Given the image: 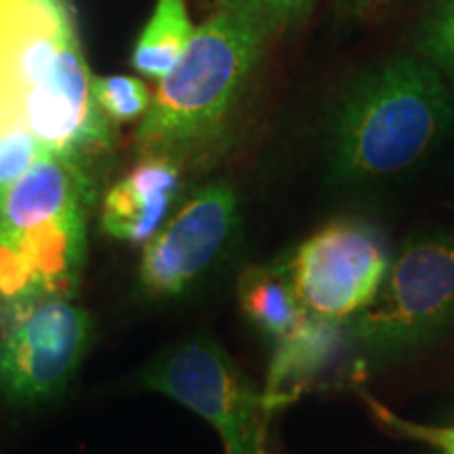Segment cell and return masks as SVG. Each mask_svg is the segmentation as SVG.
I'll use <instances>...</instances> for the list:
<instances>
[{
    "instance_id": "obj_1",
    "label": "cell",
    "mask_w": 454,
    "mask_h": 454,
    "mask_svg": "<svg viewBox=\"0 0 454 454\" xmlns=\"http://www.w3.org/2000/svg\"><path fill=\"white\" fill-rule=\"evenodd\" d=\"M452 93L423 57L385 61L340 99L331 129V170L340 184L404 173L446 137Z\"/></svg>"
},
{
    "instance_id": "obj_2",
    "label": "cell",
    "mask_w": 454,
    "mask_h": 454,
    "mask_svg": "<svg viewBox=\"0 0 454 454\" xmlns=\"http://www.w3.org/2000/svg\"><path fill=\"white\" fill-rule=\"evenodd\" d=\"M270 34L259 20L234 11H217L196 27L141 118L137 144L144 154L177 164L211 156Z\"/></svg>"
},
{
    "instance_id": "obj_3",
    "label": "cell",
    "mask_w": 454,
    "mask_h": 454,
    "mask_svg": "<svg viewBox=\"0 0 454 454\" xmlns=\"http://www.w3.org/2000/svg\"><path fill=\"white\" fill-rule=\"evenodd\" d=\"M90 184L81 160L43 154L0 192V294H64L84 261Z\"/></svg>"
},
{
    "instance_id": "obj_4",
    "label": "cell",
    "mask_w": 454,
    "mask_h": 454,
    "mask_svg": "<svg viewBox=\"0 0 454 454\" xmlns=\"http://www.w3.org/2000/svg\"><path fill=\"white\" fill-rule=\"evenodd\" d=\"M454 328V234L408 240L368 308L345 322V340L368 362H394Z\"/></svg>"
},
{
    "instance_id": "obj_5",
    "label": "cell",
    "mask_w": 454,
    "mask_h": 454,
    "mask_svg": "<svg viewBox=\"0 0 454 454\" xmlns=\"http://www.w3.org/2000/svg\"><path fill=\"white\" fill-rule=\"evenodd\" d=\"M150 389L207 419L227 454H271V406L217 340L192 337L170 348L144 372Z\"/></svg>"
},
{
    "instance_id": "obj_6",
    "label": "cell",
    "mask_w": 454,
    "mask_h": 454,
    "mask_svg": "<svg viewBox=\"0 0 454 454\" xmlns=\"http://www.w3.org/2000/svg\"><path fill=\"white\" fill-rule=\"evenodd\" d=\"M89 339V314L61 294L9 299L0 333V394L15 404L59 394Z\"/></svg>"
},
{
    "instance_id": "obj_7",
    "label": "cell",
    "mask_w": 454,
    "mask_h": 454,
    "mask_svg": "<svg viewBox=\"0 0 454 454\" xmlns=\"http://www.w3.org/2000/svg\"><path fill=\"white\" fill-rule=\"evenodd\" d=\"M383 238L360 219H334L284 261L303 308L345 325L377 297L387 276Z\"/></svg>"
},
{
    "instance_id": "obj_8",
    "label": "cell",
    "mask_w": 454,
    "mask_h": 454,
    "mask_svg": "<svg viewBox=\"0 0 454 454\" xmlns=\"http://www.w3.org/2000/svg\"><path fill=\"white\" fill-rule=\"evenodd\" d=\"M238 200L231 187H202L147 242L141 284L152 297H181L211 271L231 242Z\"/></svg>"
},
{
    "instance_id": "obj_9",
    "label": "cell",
    "mask_w": 454,
    "mask_h": 454,
    "mask_svg": "<svg viewBox=\"0 0 454 454\" xmlns=\"http://www.w3.org/2000/svg\"><path fill=\"white\" fill-rule=\"evenodd\" d=\"M24 127L44 154L76 158L110 145V122L93 95V76L78 36L61 49L44 82L24 107Z\"/></svg>"
},
{
    "instance_id": "obj_10",
    "label": "cell",
    "mask_w": 454,
    "mask_h": 454,
    "mask_svg": "<svg viewBox=\"0 0 454 454\" xmlns=\"http://www.w3.org/2000/svg\"><path fill=\"white\" fill-rule=\"evenodd\" d=\"M179 192V164L162 156H147L107 192L101 227L116 240L150 242Z\"/></svg>"
},
{
    "instance_id": "obj_11",
    "label": "cell",
    "mask_w": 454,
    "mask_h": 454,
    "mask_svg": "<svg viewBox=\"0 0 454 454\" xmlns=\"http://www.w3.org/2000/svg\"><path fill=\"white\" fill-rule=\"evenodd\" d=\"M345 340V325L311 316L286 337L276 340L265 397L271 411L294 400L299 391L317 377L337 356Z\"/></svg>"
},
{
    "instance_id": "obj_12",
    "label": "cell",
    "mask_w": 454,
    "mask_h": 454,
    "mask_svg": "<svg viewBox=\"0 0 454 454\" xmlns=\"http://www.w3.org/2000/svg\"><path fill=\"white\" fill-rule=\"evenodd\" d=\"M238 301L244 316L261 333L276 340L297 331L309 317L284 263L261 265L244 271L238 280Z\"/></svg>"
},
{
    "instance_id": "obj_13",
    "label": "cell",
    "mask_w": 454,
    "mask_h": 454,
    "mask_svg": "<svg viewBox=\"0 0 454 454\" xmlns=\"http://www.w3.org/2000/svg\"><path fill=\"white\" fill-rule=\"evenodd\" d=\"M194 30L185 0H158L154 13L135 44V70L147 78L162 81L179 61Z\"/></svg>"
},
{
    "instance_id": "obj_14",
    "label": "cell",
    "mask_w": 454,
    "mask_h": 454,
    "mask_svg": "<svg viewBox=\"0 0 454 454\" xmlns=\"http://www.w3.org/2000/svg\"><path fill=\"white\" fill-rule=\"evenodd\" d=\"M417 47L442 76L454 82V0H438L417 32Z\"/></svg>"
},
{
    "instance_id": "obj_15",
    "label": "cell",
    "mask_w": 454,
    "mask_h": 454,
    "mask_svg": "<svg viewBox=\"0 0 454 454\" xmlns=\"http://www.w3.org/2000/svg\"><path fill=\"white\" fill-rule=\"evenodd\" d=\"M93 95L106 116L114 122L139 121L152 104L150 89L133 76L93 78Z\"/></svg>"
},
{
    "instance_id": "obj_16",
    "label": "cell",
    "mask_w": 454,
    "mask_h": 454,
    "mask_svg": "<svg viewBox=\"0 0 454 454\" xmlns=\"http://www.w3.org/2000/svg\"><path fill=\"white\" fill-rule=\"evenodd\" d=\"M219 11H234L254 17L271 32L299 24L309 13L314 0H213Z\"/></svg>"
},
{
    "instance_id": "obj_17",
    "label": "cell",
    "mask_w": 454,
    "mask_h": 454,
    "mask_svg": "<svg viewBox=\"0 0 454 454\" xmlns=\"http://www.w3.org/2000/svg\"><path fill=\"white\" fill-rule=\"evenodd\" d=\"M43 154L41 144L27 129H13L0 135V192L24 177Z\"/></svg>"
},
{
    "instance_id": "obj_18",
    "label": "cell",
    "mask_w": 454,
    "mask_h": 454,
    "mask_svg": "<svg viewBox=\"0 0 454 454\" xmlns=\"http://www.w3.org/2000/svg\"><path fill=\"white\" fill-rule=\"evenodd\" d=\"M368 406L371 411L377 414V419L391 427L397 434L406 435V438H414V440H421L425 444L440 448L444 454H454V427H425V425H414L411 421H404V419L395 417L394 412H389L387 408L379 404L374 397L366 395Z\"/></svg>"
}]
</instances>
